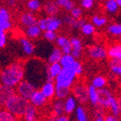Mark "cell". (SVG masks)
<instances>
[{"label":"cell","mask_w":121,"mask_h":121,"mask_svg":"<svg viewBox=\"0 0 121 121\" xmlns=\"http://www.w3.org/2000/svg\"><path fill=\"white\" fill-rule=\"evenodd\" d=\"M47 67L41 59H30L25 62V79L37 87H41L47 81Z\"/></svg>","instance_id":"cell-1"},{"label":"cell","mask_w":121,"mask_h":121,"mask_svg":"<svg viewBox=\"0 0 121 121\" xmlns=\"http://www.w3.org/2000/svg\"><path fill=\"white\" fill-rule=\"evenodd\" d=\"M3 86L15 88L25 79V62L16 60L6 66L1 72Z\"/></svg>","instance_id":"cell-2"},{"label":"cell","mask_w":121,"mask_h":121,"mask_svg":"<svg viewBox=\"0 0 121 121\" xmlns=\"http://www.w3.org/2000/svg\"><path fill=\"white\" fill-rule=\"evenodd\" d=\"M30 104V101L28 99H25L15 93L6 101L4 107L16 117L22 118Z\"/></svg>","instance_id":"cell-3"},{"label":"cell","mask_w":121,"mask_h":121,"mask_svg":"<svg viewBox=\"0 0 121 121\" xmlns=\"http://www.w3.org/2000/svg\"><path fill=\"white\" fill-rule=\"evenodd\" d=\"M78 76L76 72H73L70 68H63L62 72L55 78L54 82L56 87H69L71 88L75 85L76 80Z\"/></svg>","instance_id":"cell-4"},{"label":"cell","mask_w":121,"mask_h":121,"mask_svg":"<svg viewBox=\"0 0 121 121\" xmlns=\"http://www.w3.org/2000/svg\"><path fill=\"white\" fill-rule=\"evenodd\" d=\"M63 24V19L58 18L57 16H47V17L41 18L38 19L37 25L41 28L42 31L51 30L57 31L59 30Z\"/></svg>","instance_id":"cell-5"},{"label":"cell","mask_w":121,"mask_h":121,"mask_svg":"<svg viewBox=\"0 0 121 121\" xmlns=\"http://www.w3.org/2000/svg\"><path fill=\"white\" fill-rule=\"evenodd\" d=\"M72 93L76 98L80 104H86L89 102L88 97V87H86L83 83H76L72 87Z\"/></svg>","instance_id":"cell-6"},{"label":"cell","mask_w":121,"mask_h":121,"mask_svg":"<svg viewBox=\"0 0 121 121\" xmlns=\"http://www.w3.org/2000/svg\"><path fill=\"white\" fill-rule=\"evenodd\" d=\"M36 90V87H35L31 82H30L27 80L24 79L19 85L16 87V93L21 96L22 98H25V99H30L31 95L33 94L35 91Z\"/></svg>","instance_id":"cell-7"},{"label":"cell","mask_w":121,"mask_h":121,"mask_svg":"<svg viewBox=\"0 0 121 121\" xmlns=\"http://www.w3.org/2000/svg\"><path fill=\"white\" fill-rule=\"evenodd\" d=\"M88 55L93 60H104L108 57V50L100 45H93L88 48Z\"/></svg>","instance_id":"cell-8"},{"label":"cell","mask_w":121,"mask_h":121,"mask_svg":"<svg viewBox=\"0 0 121 121\" xmlns=\"http://www.w3.org/2000/svg\"><path fill=\"white\" fill-rule=\"evenodd\" d=\"M12 28L11 15L10 11L4 7L0 9V30L7 32Z\"/></svg>","instance_id":"cell-9"},{"label":"cell","mask_w":121,"mask_h":121,"mask_svg":"<svg viewBox=\"0 0 121 121\" xmlns=\"http://www.w3.org/2000/svg\"><path fill=\"white\" fill-rule=\"evenodd\" d=\"M108 56L110 64H121V43L114 44L108 49Z\"/></svg>","instance_id":"cell-10"},{"label":"cell","mask_w":121,"mask_h":121,"mask_svg":"<svg viewBox=\"0 0 121 121\" xmlns=\"http://www.w3.org/2000/svg\"><path fill=\"white\" fill-rule=\"evenodd\" d=\"M99 91V100L98 105L102 108H109L110 104L112 99L114 98V95L112 94L109 89L104 87V88L98 89Z\"/></svg>","instance_id":"cell-11"},{"label":"cell","mask_w":121,"mask_h":121,"mask_svg":"<svg viewBox=\"0 0 121 121\" xmlns=\"http://www.w3.org/2000/svg\"><path fill=\"white\" fill-rule=\"evenodd\" d=\"M48 98L42 93V92L41 90L36 89L35 91L33 94L31 95L30 98L29 99L30 104H32L33 106H35L36 108H42L47 104Z\"/></svg>","instance_id":"cell-12"},{"label":"cell","mask_w":121,"mask_h":121,"mask_svg":"<svg viewBox=\"0 0 121 121\" xmlns=\"http://www.w3.org/2000/svg\"><path fill=\"white\" fill-rule=\"evenodd\" d=\"M19 40L23 53L25 56H30L34 55L36 52V46L28 37H20Z\"/></svg>","instance_id":"cell-13"},{"label":"cell","mask_w":121,"mask_h":121,"mask_svg":"<svg viewBox=\"0 0 121 121\" xmlns=\"http://www.w3.org/2000/svg\"><path fill=\"white\" fill-rule=\"evenodd\" d=\"M56 45L59 48L62 50L64 54H71L72 53V45L70 42V39L64 35H59L55 41Z\"/></svg>","instance_id":"cell-14"},{"label":"cell","mask_w":121,"mask_h":121,"mask_svg":"<svg viewBox=\"0 0 121 121\" xmlns=\"http://www.w3.org/2000/svg\"><path fill=\"white\" fill-rule=\"evenodd\" d=\"M20 22L23 26L27 28V27L32 26V25H37L38 19H36V17L32 12H25L20 15Z\"/></svg>","instance_id":"cell-15"},{"label":"cell","mask_w":121,"mask_h":121,"mask_svg":"<svg viewBox=\"0 0 121 121\" xmlns=\"http://www.w3.org/2000/svg\"><path fill=\"white\" fill-rule=\"evenodd\" d=\"M40 90L42 93L47 97L48 99H52L55 97L56 94V85L53 81H47L41 87Z\"/></svg>","instance_id":"cell-16"},{"label":"cell","mask_w":121,"mask_h":121,"mask_svg":"<svg viewBox=\"0 0 121 121\" xmlns=\"http://www.w3.org/2000/svg\"><path fill=\"white\" fill-rule=\"evenodd\" d=\"M70 42L73 48L71 55L76 59H79L82 56V51H83V45L81 40L77 37H72L70 38Z\"/></svg>","instance_id":"cell-17"},{"label":"cell","mask_w":121,"mask_h":121,"mask_svg":"<svg viewBox=\"0 0 121 121\" xmlns=\"http://www.w3.org/2000/svg\"><path fill=\"white\" fill-rule=\"evenodd\" d=\"M62 19H63V23H64L65 25H67L68 26L71 27L73 29H81L82 27V25L86 23L84 19H76L72 17L70 14L64 15Z\"/></svg>","instance_id":"cell-18"},{"label":"cell","mask_w":121,"mask_h":121,"mask_svg":"<svg viewBox=\"0 0 121 121\" xmlns=\"http://www.w3.org/2000/svg\"><path fill=\"white\" fill-rule=\"evenodd\" d=\"M64 110L66 114H71L72 113L76 112L77 108L78 101L75 98L74 95H70L67 98L64 99Z\"/></svg>","instance_id":"cell-19"},{"label":"cell","mask_w":121,"mask_h":121,"mask_svg":"<svg viewBox=\"0 0 121 121\" xmlns=\"http://www.w3.org/2000/svg\"><path fill=\"white\" fill-rule=\"evenodd\" d=\"M63 68L60 63L49 64L47 67V81H54L58 75L62 72Z\"/></svg>","instance_id":"cell-20"},{"label":"cell","mask_w":121,"mask_h":121,"mask_svg":"<svg viewBox=\"0 0 121 121\" xmlns=\"http://www.w3.org/2000/svg\"><path fill=\"white\" fill-rule=\"evenodd\" d=\"M52 109L54 116L59 117V116L64 115L65 110H64V101L63 99H55L52 104Z\"/></svg>","instance_id":"cell-21"},{"label":"cell","mask_w":121,"mask_h":121,"mask_svg":"<svg viewBox=\"0 0 121 121\" xmlns=\"http://www.w3.org/2000/svg\"><path fill=\"white\" fill-rule=\"evenodd\" d=\"M64 55L62 50L59 47H53L51 53L48 56V58L47 59V61L49 64H53V63H59L60 62L62 56Z\"/></svg>","instance_id":"cell-22"},{"label":"cell","mask_w":121,"mask_h":121,"mask_svg":"<svg viewBox=\"0 0 121 121\" xmlns=\"http://www.w3.org/2000/svg\"><path fill=\"white\" fill-rule=\"evenodd\" d=\"M59 5L57 4L56 2H53V1H49L47 2L43 5V11L47 13L48 16H56L59 12Z\"/></svg>","instance_id":"cell-23"},{"label":"cell","mask_w":121,"mask_h":121,"mask_svg":"<svg viewBox=\"0 0 121 121\" xmlns=\"http://www.w3.org/2000/svg\"><path fill=\"white\" fill-rule=\"evenodd\" d=\"M15 93H16V91L15 90V88L8 87L3 85L1 86V93H0V101H1V104L4 105L6 101L10 98H11Z\"/></svg>","instance_id":"cell-24"},{"label":"cell","mask_w":121,"mask_h":121,"mask_svg":"<svg viewBox=\"0 0 121 121\" xmlns=\"http://www.w3.org/2000/svg\"><path fill=\"white\" fill-rule=\"evenodd\" d=\"M22 119L23 121H36L37 119V108L30 104L23 115Z\"/></svg>","instance_id":"cell-25"},{"label":"cell","mask_w":121,"mask_h":121,"mask_svg":"<svg viewBox=\"0 0 121 121\" xmlns=\"http://www.w3.org/2000/svg\"><path fill=\"white\" fill-rule=\"evenodd\" d=\"M88 97H89V102L91 105L97 106L99 100V91L97 88L93 87L92 85H90L88 87Z\"/></svg>","instance_id":"cell-26"},{"label":"cell","mask_w":121,"mask_h":121,"mask_svg":"<svg viewBox=\"0 0 121 121\" xmlns=\"http://www.w3.org/2000/svg\"><path fill=\"white\" fill-rule=\"evenodd\" d=\"M42 30H41L37 25H32V26L27 27L25 28V35L29 38V39H37L41 35H42Z\"/></svg>","instance_id":"cell-27"},{"label":"cell","mask_w":121,"mask_h":121,"mask_svg":"<svg viewBox=\"0 0 121 121\" xmlns=\"http://www.w3.org/2000/svg\"><path fill=\"white\" fill-rule=\"evenodd\" d=\"M103 7L105 11L110 14L116 13L119 9L116 0H104Z\"/></svg>","instance_id":"cell-28"},{"label":"cell","mask_w":121,"mask_h":121,"mask_svg":"<svg viewBox=\"0 0 121 121\" xmlns=\"http://www.w3.org/2000/svg\"><path fill=\"white\" fill-rule=\"evenodd\" d=\"M75 114H76V121H90L89 114L82 105L78 106L75 112Z\"/></svg>","instance_id":"cell-29"},{"label":"cell","mask_w":121,"mask_h":121,"mask_svg":"<svg viewBox=\"0 0 121 121\" xmlns=\"http://www.w3.org/2000/svg\"><path fill=\"white\" fill-rule=\"evenodd\" d=\"M91 85L97 89L104 88L107 85V79L105 77L102 75L96 76L91 80Z\"/></svg>","instance_id":"cell-30"},{"label":"cell","mask_w":121,"mask_h":121,"mask_svg":"<svg viewBox=\"0 0 121 121\" xmlns=\"http://www.w3.org/2000/svg\"><path fill=\"white\" fill-rule=\"evenodd\" d=\"M72 92L71 88L69 87H56V94L55 97L59 99H63L64 100L70 95V93Z\"/></svg>","instance_id":"cell-31"},{"label":"cell","mask_w":121,"mask_h":121,"mask_svg":"<svg viewBox=\"0 0 121 121\" xmlns=\"http://www.w3.org/2000/svg\"><path fill=\"white\" fill-rule=\"evenodd\" d=\"M56 3L60 9H63L65 11L70 12L76 7V4L73 0H56Z\"/></svg>","instance_id":"cell-32"},{"label":"cell","mask_w":121,"mask_h":121,"mask_svg":"<svg viewBox=\"0 0 121 121\" xmlns=\"http://www.w3.org/2000/svg\"><path fill=\"white\" fill-rule=\"evenodd\" d=\"M82 34L86 36H91L96 32V26L93 25L92 23L86 22L82 27L81 28Z\"/></svg>","instance_id":"cell-33"},{"label":"cell","mask_w":121,"mask_h":121,"mask_svg":"<svg viewBox=\"0 0 121 121\" xmlns=\"http://www.w3.org/2000/svg\"><path fill=\"white\" fill-rule=\"evenodd\" d=\"M76 60V59L71 54H64L59 63H60L61 66L64 68H68L75 62Z\"/></svg>","instance_id":"cell-34"},{"label":"cell","mask_w":121,"mask_h":121,"mask_svg":"<svg viewBox=\"0 0 121 121\" xmlns=\"http://www.w3.org/2000/svg\"><path fill=\"white\" fill-rule=\"evenodd\" d=\"M0 121H18V117L4 108L0 112Z\"/></svg>","instance_id":"cell-35"},{"label":"cell","mask_w":121,"mask_h":121,"mask_svg":"<svg viewBox=\"0 0 121 121\" xmlns=\"http://www.w3.org/2000/svg\"><path fill=\"white\" fill-rule=\"evenodd\" d=\"M108 32L113 36L121 37V24L114 23L109 25L108 26Z\"/></svg>","instance_id":"cell-36"},{"label":"cell","mask_w":121,"mask_h":121,"mask_svg":"<svg viewBox=\"0 0 121 121\" xmlns=\"http://www.w3.org/2000/svg\"><path fill=\"white\" fill-rule=\"evenodd\" d=\"M26 7L30 12H37L42 9V3L40 0H28Z\"/></svg>","instance_id":"cell-37"},{"label":"cell","mask_w":121,"mask_h":121,"mask_svg":"<svg viewBox=\"0 0 121 121\" xmlns=\"http://www.w3.org/2000/svg\"><path fill=\"white\" fill-rule=\"evenodd\" d=\"M91 23L96 27H103L104 25H107L108 19L103 16L100 15H93L91 17Z\"/></svg>","instance_id":"cell-38"},{"label":"cell","mask_w":121,"mask_h":121,"mask_svg":"<svg viewBox=\"0 0 121 121\" xmlns=\"http://www.w3.org/2000/svg\"><path fill=\"white\" fill-rule=\"evenodd\" d=\"M109 109H110V111H111L112 114H114V115L117 116V117L121 115L119 102H118V98H116L115 97H114V98L112 99L111 104H110V106H109Z\"/></svg>","instance_id":"cell-39"},{"label":"cell","mask_w":121,"mask_h":121,"mask_svg":"<svg viewBox=\"0 0 121 121\" xmlns=\"http://www.w3.org/2000/svg\"><path fill=\"white\" fill-rule=\"evenodd\" d=\"M68 68H70L73 72H76V74L77 76L81 75L82 72H83V66H82L81 62H80L79 60H75V62Z\"/></svg>","instance_id":"cell-40"},{"label":"cell","mask_w":121,"mask_h":121,"mask_svg":"<svg viewBox=\"0 0 121 121\" xmlns=\"http://www.w3.org/2000/svg\"><path fill=\"white\" fill-rule=\"evenodd\" d=\"M59 37L57 33L55 31H51V30H46L43 32V38L48 42H54L56 41L57 38Z\"/></svg>","instance_id":"cell-41"},{"label":"cell","mask_w":121,"mask_h":121,"mask_svg":"<svg viewBox=\"0 0 121 121\" xmlns=\"http://www.w3.org/2000/svg\"><path fill=\"white\" fill-rule=\"evenodd\" d=\"M70 15L76 19H82V15H83V9L81 7H75L73 9L70 11Z\"/></svg>","instance_id":"cell-42"},{"label":"cell","mask_w":121,"mask_h":121,"mask_svg":"<svg viewBox=\"0 0 121 121\" xmlns=\"http://www.w3.org/2000/svg\"><path fill=\"white\" fill-rule=\"evenodd\" d=\"M81 6L84 9H91L95 6V0H81Z\"/></svg>","instance_id":"cell-43"},{"label":"cell","mask_w":121,"mask_h":121,"mask_svg":"<svg viewBox=\"0 0 121 121\" xmlns=\"http://www.w3.org/2000/svg\"><path fill=\"white\" fill-rule=\"evenodd\" d=\"M110 69L114 75L121 78V64H110Z\"/></svg>","instance_id":"cell-44"},{"label":"cell","mask_w":121,"mask_h":121,"mask_svg":"<svg viewBox=\"0 0 121 121\" xmlns=\"http://www.w3.org/2000/svg\"><path fill=\"white\" fill-rule=\"evenodd\" d=\"M7 34L5 31L0 30V47L4 48L7 44Z\"/></svg>","instance_id":"cell-45"},{"label":"cell","mask_w":121,"mask_h":121,"mask_svg":"<svg viewBox=\"0 0 121 121\" xmlns=\"http://www.w3.org/2000/svg\"><path fill=\"white\" fill-rule=\"evenodd\" d=\"M103 121H119V117L114 115V114H106L103 117Z\"/></svg>","instance_id":"cell-46"},{"label":"cell","mask_w":121,"mask_h":121,"mask_svg":"<svg viewBox=\"0 0 121 121\" xmlns=\"http://www.w3.org/2000/svg\"><path fill=\"white\" fill-rule=\"evenodd\" d=\"M56 121H71V120H70V119L69 118V116L62 115V116H59V117H57Z\"/></svg>","instance_id":"cell-47"},{"label":"cell","mask_w":121,"mask_h":121,"mask_svg":"<svg viewBox=\"0 0 121 121\" xmlns=\"http://www.w3.org/2000/svg\"><path fill=\"white\" fill-rule=\"evenodd\" d=\"M56 119H57V117L56 116H51V117L47 118V119H46V121H56Z\"/></svg>","instance_id":"cell-48"},{"label":"cell","mask_w":121,"mask_h":121,"mask_svg":"<svg viewBox=\"0 0 121 121\" xmlns=\"http://www.w3.org/2000/svg\"><path fill=\"white\" fill-rule=\"evenodd\" d=\"M118 102H119V109H120V113H121V97L118 98Z\"/></svg>","instance_id":"cell-49"},{"label":"cell","mask_w":121,"mask_h":121,"mask_svg":"<svg viewBox=\"0 0 121 121\" xmlns=\"http://www.w3.org/2000/svg\"><path fill=\"white\" fill-rule=\"evenodd\" d=\"M118 3V5H119V9H121V0H116Z\"/></svg>","instance_id":"cell-50"},{"label":"cell","mask_w":121,"mask_h":121,"mask_svg":"<svg viewBox=\"0 0 121 121\" xmlns=\"http://www.w3.org/2000/svg\"><path fill=\"white\" fill-rule=\"evenodd\" d=\"M9 1H10V4H13V3L15 2V0H9Z\"/></svg>","instance_id":"cell-51"},{"label":"cell","mask_w":121,"mask_h":121,"mask_svg":"<svg viewBox=\"0 0 121 121\" xmlns=\"http://www.w3.org/2000/svg\"><path fill=\"white\" fill-rule=\"evenodd\" d=\"M36 121H42V119H36Z\"/></svg>","instance_id":"cell-52"},{"label":"cell","mask_w":121,"mask_h":121,"mask_svg":"<svg viewBox=\"0 0 121 121\" xmlns=\"http://www.w3.org/2000/svg\"><path fill=\"white\" fill-rule=\"evenodd\" d=\"M120 90H121V85H120Z\"/></svg>","instance_id":"cell-53"}]
</instances>
